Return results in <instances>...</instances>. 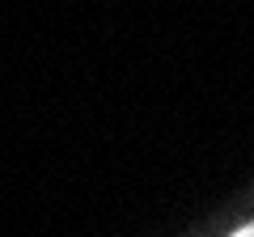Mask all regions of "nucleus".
Returning a JSON list of instances; mask_svg holds the SVG:
<instances>
[{"label":"nucleus","mask_w":254,"mask_h":237,"mask_svg":"<svg viewBox=\"0 0 254 237\" xmlns=\"http://www.w3.org/2000/svg\"><path fill=\"white\" fill-rule=\"evenodd\" d=\"M233 237H254V225H246V229H237Z\"/></svg>","instance_id":"f257e3e1"}]
</instances>
